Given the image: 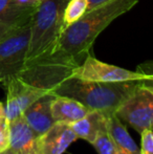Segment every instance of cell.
<instances>
[{
    "label": "cell",
    "instance_id": "1",
    "mask_svg": "<svg viewBox=\"0 0 153 154\" xmlns=\"http://www.w3.org/2000/svg\"><path fill=\"white\" fill-rule=\"evenodd\" d=\"M139 0H110L91 10L62 32L53 53L80 63L86 58L93 41L113 20L127 13Z\"/></svg>",
    "mask_w": 153,
    "mask_h": 154
},
{
    "label": "cell",
    "instance_id": "2",
    "mask_svg": "<svg viewBox=\"0 0 153 154\" xmlns=\"http://www.w3.org/2000/svg\"><path fill=\"white\" fill-rule=\"evenodd\" d=\"M144 81L103 83L68 78L53 90L54 94L72 97L91 110L115 113L118 107Z\"/></svg>",
    "mask_w": 153,
    "mask_h": 154
},
{
    "label": "cell",
    "instance_id": "3",
    "mask_svg": "<svg viewBox=\"0 0 153 154\" xmlns=\"http://www.w3.org/2000/svg\"><path fill=\"white\" fill-rule=\"evenodd\" d=\"M68 0H41L31 22V41L25 65L49 56L61 36ZM23 70V69H22Z\"/></svg>",
    "mask_w": 153,
    "mask_h": 154
},
{
    "label": "cell",
    "instance_id": "4",
    "mask_svg": "<svg viewBox=\"0 0 153 154\" xmlns=\"http://www.w3.org/2000/svg\"><path fill=\"white\" fill-rule=\"evenodd\" d=\"M79 64L72 58L50 54L25 65L17 77L29 85L51 92L64 80L72 77Z\"/></svg>",
    "mask_w": 153,
    "mask_h": 154
},
{
    "label": "cell",
    "instance_id": "5",
    "mask_svg": "<svg viewBox=\"0 0 153 154\" xmlns=\"http://www.w3.org/2000/svg\"><path fill=\"white\" fill-rule=\"evenodd\" d=\"M31 21L0 39V82L6 83L22 71L31 41Z\"/></svg>",
    "mask_w": 153,
    "mask_h": 154
},
{
    "label": "cell",
    "instance_id": "6",
    "mask_svg": "<svg viewBox=\"0 0 153 154\" xmlns=\"http://www.w3.org/2000/svg\"><path fill=\"white\" fill-rule=\"evenodd\" d=\"M145 83L141 82L115 112L139 134L146 129H153V86Z\"/></svg>",
    "mask_w": 153,
    "mask_h": 154
},
{
    "label": "cell",
    "instance_id": "7",
    "mask_svg": "<svg viewBox=\"0 0 153 154\" xmlns=\"http://www.w3.org/2000/svg\"><path fill=\"white\" fill-rule=\"evenodd\" d=\"M70 78L103 83L150 81V75L147 73L127 70L125 68L104 63L88 55L86 56L84 61L74 69Z\"/></svg>",
    "mask_w": 153,
    "mask_h": 154
},
{
    "label": "cell",
    "instance_id": "8",
    "mask_svg": "<svg viewBox=\"0 0 153 154\" xmlns=\"http://www.w3.org/2000/svg\"><path fill=\"white\" fill-rule=\"evenodd\" d=\"M4 85L6 87L5 116L8 122L22 116L32 104L46 93L50 92L29 85L18 77L10 79Z\"/></svg>",
    "mask_w": 153,
    "mask_h": 154
},
{
    "label": "cell",
    "instance_id": "9",
    "mask_svg": "<svg viewBox=\"0 0 153 154\" xmlns=\"http://www.w3.org/2000/svg\"><path fill=\"white\" fill-rule=\"evenodd\" d=\"M10 148L15 154H42L39 136L29 127L23 116L8 122Z\"/></svg>",
    "mask_w": 153,
    "mask_h": 154
},
{
    "label": "cell",
    "instance_id": "10",
    "mask_svg": "<svg viewBox=\"0 0 153 154\" xmlns=\"http://www.w3.org/2000/svg\"><path fill=\"white\" fill-rule=\"evenodd\" d=\"M78 140L69 124L55 123L44 134L39 136L42 154H63Z\"/></svg>",
    "mask_w": 153,
    "mask_h": 154
},
{
    "label": "cell",
    "instance_id": "11",
    "mask_svg": "<svg viewBox=\"0 0 153 154\" xmlns=\"http://www.w3.org/2000/svg\"><path fill=\"white\" fill-rule=\"evenodd\" d=\"M55 97L48 92L33 103L24 112L23 118L38 136L44 134L56 122L51 113V102Z\"/></svg>",
    "mask_w": 153,
    "mask_h": 154
},
{
    "label": "cell",
    "instance_id": "12",
    "mask_svg": "<svg viewBox=\"0 0 153 154\" xmlns=\"http://www.w3.org/2000/svg\"><path fill=\"white\" fill-rule=\"evenodd\" d=\"M91 111L82 103L72 97L56 95L51 102V113L56 123L72 124L83 119Z\"/></svg>",
    "mask_w": 153,
    "mask_h": 154
},
{
    "label": "cell",
    "instance_id": "13",
    "mask_svg": "<svg viewBox=\"0 0 153 154\" xmlns=\"http://www.w3.org/2000/svg\"><path fill=\"white\" fill-rule=\"evenodd\" d=\"M34 13L19 8L15 0H0V39L32 20Z\"/></svg>",
    "mask_w": 153,
    "mask_h": 154
},
{
    "label": "cell",
    "instance_id": "14",
    "mask_svg": "<svg viewBox=\"0 0 153 154\" xmlns=\"http://www.w3.org/2000/svg\"><path fill=\"white\" fill-rule=\"evenodd\" d=\"M107 129L115 143L118 154H141V150L132 140L127 128L115 113L106 114Z\"/></svg>",
    "mask_w": 153,
    "mask_h": 154
},
{
    "label": "cell",
    "instance_id": "15",
    "mask_svg": "<svg viewBox=\"0 0 153 154\" xmlns=\"http://www.w3.org/2000/svg\"><path fill=\"white\" fill-rule=\"evenodd\" d=\"M78 138L87 140L92 144L100 130L106 125V114L93 110L83 119L69 124Z\"/></svg>",
    "mask_w": 153,
    "mask_h": 154
},
{
    "label": "cell",
    "instance_id": "16",
    "mask_svg": "<svg viewBox=\"0 0 153 154\" xmlns=\"http://www.w3.org/2000/svg\"><path fill=\"white\" fill-rule=\"evenodd\" d=\"M89 8L88 0H68L64 10L63 15V29H65L70 24L79 20L84 16Z\"/></svg>",
    "mask_w": 153,
    "mask_h": 154
},
{
    "label": "cell",
    "instance_id": "17",
    "mask_svg": "<svg viewBox=\"0 0 153 154\" xmlns=\"http://www.w3.org/2000/svg\"><path fill=\"white\" fill-rule=\"evenodd\" d=\"M91 145L96 148L99 154H118L115 143H113L112 138L108 132V129H107V123L100 130L96 140H93Z\"/></svg>",
    "mask_w": 153,
    "mask_h": 154
},
{
    "label": "cell",
    "instance_id": "18",
    "mask_svg": "<svg viewBox=\"0 0 153 154\" xmlns=\"http://www.w3.org/2000/svg\"><path fill=\"white\" fill-rule=\"evenodd\" d=\"M141 154H153V129H146L141 133Z\"/></svg>",
    "mask_w": 153,
    "mask_h": 154
},
{
    "label": "cell",
    "instance_id": "19",
    "mask_svg": "<svg viewBox=\"0 0 153 154\" xmlns=\"http://www.w3.org/2000/svg\"><path fill=\"white\" fill-rule=\"evenodd\" d=\"M10 148V129L8 121L0 124V153Z\"/></svg>",
    "mask_w": 153,
    "mask_h": 154
},
{
    "label": "cell",
    "instance_id": "20",
    "mask_svg": "<svg viewBox=\"0 0 153 154\" xmlns=\"http://www.w3.org/2000/svg\"><path fill=\"white\" fill-rule=\"evenodd\" d=\"M88 1H89V8H88V10H91V8H96V6L101 5V4L110 1V0H88Z\"/></svg>",
    "mask_w": 153,
    "mask_h": 154
},
{
    "label": "cell",
    "instance_id": "21",
    "mask_svg": "<svg viewBox=\"0 0 153 154\" xmlns=\"http://www.w3.org/2000/svg\"><path fill=\"white\" fill-rule=\"evenodd\" d=\"M4 121H6V116H5V106L0 102V124L3 123Z\"/></svg>",
    "mask_w": 153,
    "mask_h": 154
},
{
    "label": "cell",
    "instance_id": "22",
    "mask_svg": "<svg viewBox=\"0 0 153 154\" xmlns=\"http://www.w3.org/2000/svg\"><path fill=\"white\" fill-rule=\"evenodd\" d=\"M0 154H15L14 151L12 150L11 148H8V150H5V151H3V152H1Z\"/></svg>",
    "mask_w": 153,
    "mask_h": 154
},
{
    "label": "cell",
    "instance_id": "23",
    "mask_svg": "<svg viewBox=\"0 0 153 154\" xmlns=\"http://www.w3.org/2000/svg\"><path fill=\"white\" fill-rule=\"evenodd\" d=\"M150 75V82H153V73H151V75Z\"/></svg>",
    "mask_w": 153,
    "mask_h": 154
},
{
    "label": "cell",
    "instance_id": "24",
    "mask_svg": "<svg viewBox=\"0 0 153 154\" xmlns=\"http://www.w3.org/2000/svg\"><path fill=\"white\" fill-rule=\"evenodd\" d=\"M0 83H1V82H0Z\"/></svg>",
    "mask_w": 153,
    "mask_h": 154
}]
</instances>
